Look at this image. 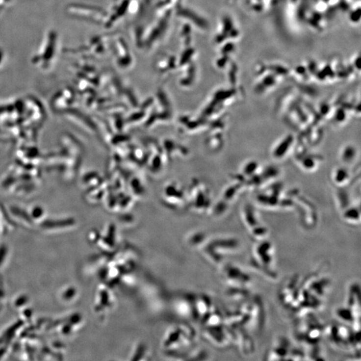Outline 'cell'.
<instances>
[{"label": "cell", "instance_id": "obj_2", "mask_svg": "<svg viewBox=\"0 0 361 361\" xmlns=\"http://www.w3.org/2000/svg\"><path fill=\"white\" fill-rule=\"evenodd\" d=\"M303 315L305 319L300 322L296 327V337L307 347H315V346H318L320 339L324 336L325 327L314 316L312 317V312L307 313L308 318L306 314Z\"/></svg>", "mask_w": 361, "mask_h": 361}, {"label": "cell", "instance_id": "obj_5", "mask_svg": "<svg viewBox=\"0 0 361 361\" xmlns=\"http://www.w3.org/2000/svg\"><path fill=\"white\" fill-rule=\"evenodd\" d=\"M245 224L250 235L257 241L267 239L268 235V230L266 226L261 224L257 215L250 208L245 209L244 215Z\"/></svg>", "mask_w": 361, "mask_h": 361}, {"label": "cell", "instance_id": "obj_7", "mask_svg": "<svg viewBox=\"0 0 361 361\" xmlns=\"http://www.w3.org/2000/svg\"><path fill=\"white\" fill-rule=\"evenodd\" d=\"M346 307L349 308L357 316H361V293L359 284L355 283L349 285Z\"/></svg>", "mask_w": 361, "mask_h": 361}, {"label": "cell", "instance_id": "obj_4", "mask_svg": "<svg viewBox=\"0 0 361 361\" xmlns=\"http://www.w3.org/2000/svg\"><path fill=\"white\" fill-rule=\"evenodd\" d=\"M212 255L209 257L214 262H222L226 256L234 253L240 248V242L236 237H224L213 240Z\"/></svg>", "mask_w": 361, "mask_h": 361}, {"label": "cell", "instance_id": "obj_1", "mask_svg": "<svg viewBox=\"0 0 361 361\" xmlns=\"http://www.w3.org/2000/svg\"><path fill=\"white\" fill-rule=\"evenodd\" d=\"M257 242L252 249L250 266L267 279L275 281L278 274L274 267L275 250L273 244L267 239Z\"/></svg>", "mask_w": 361, "mask_h": 361}, {"label": "cell", "instance_id": "obj_3", "mask_svg": "<svg viewBox=\"0 0 361 361\" xmlns=\"http://www.w3.org/2000/svg\"><path fill=\"white\" fill-rule=\"evenodd\" d=\"M223 276L230 287L250 288L252 278L244 269L233 264H227L224 267Z\"/></svg>", "mask_w": 361, "mask_h": 361}, {"label": "cell", "instance_id": "obj_6", "mask_svg": "<svg viewBox=\"0 0 361 361\" xmlns=\"http://www.w3.org/2000/svg\"><path fill=\"white\" fill-rule=\"evenodd\" d=\"M292 347L290 341L284 337H280L269 351L267 360H288Z\"/></svg>", "mask_w": 361, "mask_h": 361}]
</instances>
